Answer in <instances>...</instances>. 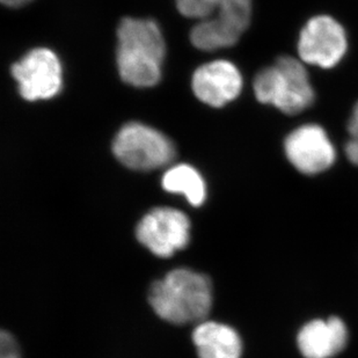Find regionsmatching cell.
Here are the masks:
<instances>
[{
    "label": "cell",
    "instance_id": "52a82bcc",
    "mask_svg": "<svg viewBox=\"0 0 358 358\" xmlns=\"http://www.w3.org/2000/svg\"><path fill=\"white\" fill-rule=\"evenodd\" d=\"M347 36L333 17L319 15L305 24L298 41V54L303 63L322 69L334 68L347 51Z\"/></svg>",
    "mask_w": 358,
    "mask_h": 358
},
{
    "label": "cell",
    "instance_id": "3957f363",
    "mask_svg": "<svg viewBox=\"0 0 358 358\" xmlns=\"http://www.w3.org/2000/svg\"><path fill=\"white\" fill-rule=\"evenodd\" d=\"M180 13L199 19L190 41L199 50H218L237 43L250 26V0H176Z\"/></svg>",
    "mask_w": 358,
    "mask_h": 358
},
{
    "label": "cell",
    "instance_id": "6da1fadb",
    "mask_svg": "<svg viewBox=\"0 0 358 358\" xmlns=\"http://www.w3.org/2000/svg\"><path fill=\"white\" fill-rule=\"evenodd\" d=\"M213 284L206 275L187 268L169 271L150 289L149 301L162 320L174 324H201L213 308Z\"/></svg>",
    "mask_w": 358,
    "mask_h": 358
},
{
    "label": "cell",
    "instance_id": "4fadbf2b",
    "mask_svg": "<svg viewBox=\"0 0 358 358\" xmlns=\"http://www.w3.org/2000/svg\"><path fill=\"white\" fill-rule=\"evenodd\" d=\"M162 187L169 193L182 194L194 206H202L206 197V182L189 165L174 166L162 178Z\"/></svg>",
    "mask_w": 358,
    "mask_h": 358
},
{
    "label": "cell",
    "instance_id": "5bb4252c",
    "mask_svg": "<svg viewBox=\"0 0 358 358\" xmlns=\"http://www.w3.org/2000/svg\"><path fill=\"white\" fill-rule=\"evenodd\" d=\"M349 141L345 145L348 159L358 166V102L354 107L348 123Z\"/></svg>",
    "mask_w": 358,
    "mask_h": 358
},
{
    "label": "cell",
    "instance_id": "8fae6325",
    "mask_svg": "<svg viewBox=\"0 0 358 358\" xmlns=\"http://www.w3.org/2000/svg\"><path fill=\"white\" fill-rule=\"evenodd\" d=\"M348 329L338 317L315 319L305 324L297 336L299 352L305 358H331L345 349Z\"/></svg>",
    "mask_w": 358,
    "mask_h": 358
},
{
    "label": "cell",
    "instance_id": "7c38bea8",
    "mask_svg": "<svg viewBox=\"0 0 358 358\" xmlns=\"http://www.w3.org/2000/svg\"><path fill=\"white\" fill-rule=\"evenodd\" d=\"M193 342L199 358H240L243 354V341L238 331L216 321L197 324Z\"/></svg>",
    "mask_w": 358,
    "mask_h": 358
},
{
    "label": "cell",
    "instance_id": "9c48e42d",
    "mask_svg": "<svg viewBox=\"0 0 358 358\" xmlns=\"http://www.w3.org/2000/svg\"><path fill=\"white\" fill-rule=\"evenodd\" d=\"M284 150L294 169L306 176L324 172L335 162L334 145L324 129L317 124L301 125L287 136Z\"/></svg>",
    "mask_w": 358,
    "mask_h": 358
},
{
    "label": "cell",
    "instance_id": "2e32d148",
    "mask_svg": "<svg viewBox=\"0 0 358 358\" xmlns=\"http://www.w3.org/2000/svg\"><path fill=\"white\" fill-rule=\"evenodd\" d=\"M31 0H1V3L6 6L20 7L24 6L26 3H29Z\"/></svg>",
    "mask_w": 358,
    "mask_h": 358
},
{
    "label": "cell",
    "instance_id": "9a60e30c",
    "mask_svg": "<svg viewBox=\"0 0 358 358\" xmlns=\"http://www.w3.org/2000/svg\"><path fill=\"white\" fill-rule=\"evenodd\" d=\"M0 358H21L17 341L6 331L0 334Z\"/></svg>",
    "mask_w": 358,
    "mask_h": 358
},
{
    "label": "cell",
    "instance_id": "5b68a950",
    "mask_svg": "<svg viewBox=\"0 0 358 358\" xmlns=\"http://www.w3.org/2000/svg\"><path fill=\"white\" fill-rule=\"evenodd\" d=\"M116 158L135 171H152L169 165L176 157L172 142L156 129L131 122L124 125L113 143Z\"/></svg>",
    "mask_w": 358,
    "mask_h": 358
},
{
    "label": "cell",
    "instance_id": "ba28073f",
    "mask_svg": "<svg viewBox=\"0 0 358 358\" xmlns=\"http://www.w3.org/2000/svg\"><path fill=\"white\" fill-rule=\"evenodd\" d=\"M22 98L28 101L54 98L62 88L61 62L52 51L38 48L12 66Z\"/></svg>",
    "mask_w": 358,
    "mask_h": 358
},
{
    "label": "cell",
    "instance_id": "30bf717a",
    "mask_svg": "<svg viewBox=\"0 0 358 358\" xmlns=\"http://www.w3.org/2000/svg\"><path fill=\"white\" fill-rule=\"evenodd\" d=\"M243 78L236 65L215 61L197 69L193 76V91L197 99L211 107H223L240 94Z\"/></svg>",
    "mask_w": 358,
    "mask_h": 358
},
{
    "label": "cell",
    "instance_id": "277c9868",
    "mask_svg": "<svg viewBox=\"0 0 358 358\" xmlns=\"http://www.w3.org/2000/svg\"><path fill=\"white\" fill-rule=\"evenodd\" d=\"M254 92L259 101L287 115L299 114L315 102V90L303 62L290 56H282L273 66L259 72Z\"/></svg>",
    "mask_w": 358,
    "mask_h": 358
},
{
    "label": "cell",
    "instance_id": "7a4b0ae2",
    "mask_svg": "<svg viewBox=\"0 0 358 358\" xmlns=\"http://www.w3.org/2000/svg\"><path fill=\"white\" fill-rule=\"evenodd\" d=\"M117 68L122 80L135 87H151L162 77L165 41L152 20L125 17L117 29Z\"/></svg>",
    "mask_w": 358,
    "mask_h": 358
},
{
    "label": "cell",
    "instance_id": "8992f818",
    "mask_svg": "<svg viewBox=\"0 0 358 358\" xmlns=\"http://www.w3.org/2000/svg\"><path fill=\"white\" fill-rule=\"evenodd\" d=\"M136 237L156 257H172L189 243V218L179 210L157 208L143 217L136 229Z\"/></svg>",
    "mask_w": 358,
    "mask_h": 358
}]
</instances>
